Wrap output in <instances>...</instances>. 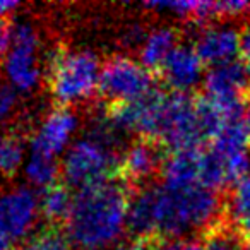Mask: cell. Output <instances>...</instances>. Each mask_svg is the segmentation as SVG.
Segmentation results:
<instances>
[{
    "label": "cell",
    "instance_id": "obj_1",
    "mask_svg": "<svg viewBox=\"0 0 250 250\" xmlns=\"http://www.w3.org/2000/svg\"><path fill=\"white\" fill-rule=\"evenodd\" d=\"M130 197L132 190L118 178L77 190L63 225L72 249L117 250L129 231Z\"/></svg>",
    "mask_w": 250,
    "mask_h": 250
},
{
    "label": "cell",
    "instance_id": "obj_2",
    "mask_svg": "<svg viewBox=\"0 0 250 250\" xmlns=\"http://www.w3.org/2000/svg\"><path fill=\"white\" fill-rule=\"evenodd\" d=\"M156 238L160 242L185 240L188 235H204L225 219L221 192L202 185L170 187L154 184Z\"/></svg>",
    "mask_w": 250,
    "mask_h": 250
},
{
    "label": "cell",
    "instance_id": "obj_3",
    "mask_svg": "<svg viewBox=\"0 0 250 250\" xmlns=\"http://www.w3.org/2000/svg\"><path fill=\"white\" fill-rule=\"evenodd\" d=\"M103 63L86 48L57 46L48 57L45 81L55 106H74L89 101L100 89Z\"/></svg>",
    "mask_w": 250,
    "mask_h": 250
},
{
    "label": "cell",
    "instance_id": "obj_4",
    "mask_svg": "<svg viewBox=\"0 0 250 250\" xmlns=\"http://www.w3.org/2000/svg\"><path fill=\"white\" fill-rule=\"evenodd\" d=\"M40 53H42V36L38 28L28 19L12 22L11 46L2 62V67L5 79L21 94H31L42 86L45 72Z\"/></svg>",
    "mask_w": 250,
    "mask_h": 250
},
{
    "label": "cell",
    "instance_id": "obj_5",
    "mask_svg": "<svg viewBox=\"0 0 250 250\" xmlns=\"http://www.w3.org/2000/svg\"><path fill=\"white\" fill-rule=\"evenodd\" d=\"M156 91V74L130 55H113L101 67L100 93L106 106L132 103Z\"/></svg>",
    "mask_w": 250,
    "mask_h": 250
},
{
    "label": "cell",
    "instance_id": "obj_6",
    "mask_svg": "<svg viewBox=\"0 0 250 250\" xmlns=\"http://www.w3.org/2000/svg\"><path fill=\"white\" fill-rule=\"evenodd\" d=\"M118 158V153L84 136L83 139L74 141L72 146L63 154L60 165L63 184L70 188L81 190L117 178Z\"/></svg>",
    "mask_w": 250,
    "mask_h": 250
},
{
    "label": "cell",
    "instance_id": "obj_7",
    "mask_svg": "<svg viewBox=\"0 0 250 250\" xmlns=\"http://www.w3.org/2000/svg\"><path fill=\"white\" fill-rule=\"evenodd\" d=\"M42 218L40 194L28 184L12 185L0 190V243L16 247L29 240Z\"/></svg>",
    "mask_w": 250,
    "mask_h": 250
},
{
    "label": "cell",
    "instance_id": "obj_8",
    "mask_svg": "<svg viewBox=\"0 0 250 250\" xmlns=\"http://www.w3.org/2000/svg\"><path fill=\"white\" fill-rule=\"evenodd\" d=\"M167 158L160 144L147 139H136L124 147L118 158L117 178L132 192L153 185L156 175H161Z\"/></svg>",
    "mask_w": 250,
    "mask_h": 250
},
{
    "label": "cell",
    "instance_id": "obj_9",
    "mask_svg": "<svg viewBox=\"0 0 250 250\" xmlns=\"http://www.w3.org/2000/svg\"><path fill=\"white\" fill-rule=\"evenodd\" d=\"M79 124V117L72 108L53 106L31 132L29 153L59 158L72 146Z\"/></svg>",
    "mask_w": 250,
    "mask_h": 250
},
{
    "label": "cell",
    "instance_id": "obj_10",
    "mask_svg": "<svg viewBox=\"0 0 250 250\" xmlns=\"http://www.w3.org/2000/svg\"><path fill=\"white\" fill-rule=\"evenodd\" d=\"M170 93L192 94V91L204 81V63L197 55L194 45L180 43L167 59L156 74Z\"/></svg>",
    "mask_w": 250,
    "mask_h": 250
},
{
    "label": "cell",
    "instance_id": "obj_11",
    "mask_svg": "<svg viewBox=\"0 0 250 250\" xmlns=\"http://www.w3.org/2000/svg\"><path fill=\"white\" fill-rule=\"evenodd\" d=\"M194 48L204 65L216 67L233 62L240 55V31L229 22H212L201 28Z\"/></svg>",
    "mask_w": 250,
    "mask_h": 250
},
{
    "label": "cell",
    "instance_id": "obj_12",
    "mask_svg": "<svg viewBox=\"0 0 250 250\" xmlns=\"http://www.w3.org/2000/svg\"><path fill=\"white\" fill-rule=\"evenodd\" d=\"M202 147L168 153L161 168V184L170 187H187L201 185Z\"/></svg>",
    "mask_w": 250,
    "mask_h": 250
},
{
    "label": "cell",
    "instance_id": "obj_13",
    "mask_svg": "<svg viewBox=\"0 0 250 250\" xmlns=\"http://www.w3.org/2000/svg\"><path fill=\"white\" fill-rule=\"evenodd\" d=\"M180 33L171 26H160L149 31L139 48V62L153 74H158L167 59L180 43Z\"/></svg>",
    "mask_w": 250,
    "mask_h": 250
},
{
    "label": "cell",
    "instance_id": "obj_14",
    "mask_svg": "<svg viewBox=\"0 0 250 250\" xmlns=\"http://www.w3.org/2000/svg\"><path fill=\"white\" fill-rule=\"evenodd\" d=\"M225 219L240 236L243 245L250 243V175L236 182L225 199Z\"/></svg>",
    "mask_w": 250,
    "mask_h": 250
},
{
    "label": "cell",
    "instance_id": "obj_15",
    "mask_svg": "<svg viewBox=\"0 0 250 250\" xmlns=\"http://www.w3.org/2000/svg\"><path fill=\"white\" fill-rule=\"evenodd\" d=\"M74 204V194L70 187L63 182L45 188L40 194V209H42V218L46 221L48 226H62L65 225L67 218L70 214V209Z\"/></svg>",
    "mask_w": 250,
    "mask_h": 250
},
{
    "label": "cell",
    "instance_id": "obj_16",
    "mask_svg": "<svg viewBox=\"0 0 250 250\" xmlns=\"http://www.w3.org/2000/svg\"><path fill=\"white\" fill-rule=\"evenodd\" d=\"M26 160L24 134L18 127L0 132V177L12 180L24 168Z\"/></svg>",
    "mask_w": 250,
    "mask_h": 250
},
{
    "label": "cell",
    "instance_id": "obj_17",
    "mask_svg": "<svg viewBox=\"0 0 250 250\" xmlns=\"http://www.w3.org/2000/svg\"><path fill=\"white\" fill-rule=\"evenodd\" d=\"M22 173H24L29 187H33L35 190H45V188L59 184L62 168H60V163H57V158L29 153Z\"/></svg>",
    "mask_w": 250,
    "mask_h": 250
},
{
    "label": "cell",
    "instance_id": "obj_18",
    "mask_svg": "<svg viewBox=\"0 0 250 250\" xmlns=\"http://www.w3.org/2000/svg\"><path fill=\"white\" fill-rule=\"evenodd\" d=\"M22 113L21 93L9 83L5 77H0V132L16 129L14 124Z\"/></svg>",
    "mask_w": 250,
    "mask_h": 250
},
{
    "label": "cell",
    "instance_id": "obj_19",
    "mask_svg": "<svg viewBox=\"0 0 250 250\" xmlns=\"http://www.w3.org/2000/svg\"><path fill=\"white\" fill-rule=\"evenodd\" d=\"M26 250H74L65 231L59 226H42L28 240Z\"/></svg>",
    "mask_w": 250,
    "mask_h": 250
},
{
    "label": "cell",
    "instance_id": "obj_20",
    "mask_svg": "<svg viewBox=\"0 0 250 250\" xmlns=\"http://www.w3.org/2000/svg\"><path fill=\"white\" fill-rule=\"evenodd\" d=\"M163 242L154 238H132L124 242L117 250H161Z\"/></svg>",
    "mask_w": 250,
    "mask_h": 250
},
{
    "label": "cell",
    "instance_id": "obj_21",
    "mask_svg": "<svg viewBox=\"0 0 250 250\" xmlns=\"http://www.w3.org/2000/svg\"><path fill=\"white\" fill-rule=\"evenodd\" d=\"M240 57H242V62L247 65V69L250 70V21L240 31Z\"/></svg>",
    "mask_w": 250,
    "mask_h": 250
},
{
    "label": "cell",
    "instance_id": "obj_22",
    "mask_svg": "<svg viewBox=\"0 0 250 250\" xmlns=\"http://www.w3.org/2000/svg\"><path fill=\"white\" fill-rule=\"evenodd\" d=\"M11 46V28L5 21H0V62H4Z\"/></svg>",
    "mask_w": 250,
    "mask_h": 250
},
{
    "label": "cell",
    "instance_id": "obj_23",
    "mask_svg": "<svg viewBox=\"0 0 250 250\" xmlns=\"http://www.w3.org/2000/svg\"><path fill=\"white\" fill-rule=\"evenodd\" d=\"M21 7L19 2H12V0H0V21H5L11 18L18 9Z\"/></svg>",
    "mask_w": 250,
    "mask_h": 250
},
{
    "label": "cell",
    "instance_id": "obj_24",
    "mask_svg": "<svg viewBox=\"0 0 250 250\" xmlns=\"http://www.w3.org/2000/svg\"><path fill=\"white\" fill-rule=\"evenodd\" d=\"M0 250H18V249H16V247H9V245H2V243H0Z\"/></svg>",
    "mask_w": 250,
    "mask_h": 250
}]
</instances>
